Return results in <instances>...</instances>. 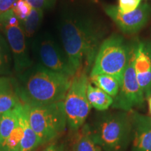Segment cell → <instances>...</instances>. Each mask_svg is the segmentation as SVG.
Returning a JSON list of instances; mask_svg holds the SVG:
<instances>
[{
    "mask_svg": "<svg viewBox=\"0 0 151 151\" xmlns=\"http://www.w3.org/2000/svg\"><path fill=\"white\" fill-rule=\"evenodd\" d=\"M60 37L67 59L76 73L88 71L103 42V32L93 20L84 17L62 22Z\"/></svg>",
    "mask_w": 151,
    "mask_h": 151,
    "instance_id": "6da1fadb",
    "label": "cell"
},
{
    "mask_svg": "<svg viewBox=\"0 0 151 151\" xmlns=\"http://www.w3.org/2000/svg\"><path fill=\"white\" fill-rule=\"evenodd\" d=\"M17 85L20 101L27 106H41L65 100L72 78L49 70L41 65L30 67Z\"/></svg>",
    "mask_w": 151,
    "mask_h": 151,
    "instance_id": "7a4b0ae2",
    "label": "cell"
},
{
    "mask_svg": "<svg viewBox=\"0 0 151 151\" xmlns=\"http://www.w3.org/2000/svg\"><path fill=\"white\" fill-rule=\"evenodd\" d=\"M90 129L94 140L103 151H127L132 140L131 114L123 111L105 113Z\"/></svg>",
    "mask_w": 151,
    "mask_h": 151,
    "instance_id": "3957f363",
    "label": "cell"
},
{
    "mask_svg": "<svg viewBox=\"0 0 151 151\" xmlns=\"http://www.w3.org/2000/svg\"><path fill=\"white\" fill-rule=\"evenodd\" d=\"M132 45L133 42H126L121 36L117 35L104 40L94 60L90 76H112L120 85L129 62Z\"/></svg>",
    "mask_w": 151,
    "mask_h": 151,
    "instance_id": "277c9868",
    "label": "cell"
},
{
    "mask_svg": "<svg viewBox=\"0 0 151 151\" xmlns=\"http://www.w3.org/2000/svg\"><path fill=\"white\" fill-rule=\"evenodd\" d=\"M23 105L30 126L42 144L56 139L65 131L67 121L64 101L41 106Z\"/></svg>",
    "mask_w": 151,
    "mask_h": 151,
    "instance_id": "5b68a950",
    "label": "cell"
},
{
    "mask_svg": "<svg viewBox=\"0 0 151 151\" xmlns=\"http://www.w3.org/2000/svg\"><path fill=\"white\" fill-rule=\"evenodd\" d=\"M88 83L86 71L77 73L72 78L64 100L67 125L73 132L78 131L84 125L91 110L92 106L87 97Z\"/></svg>",
    "mask_w": 151,
    "mask_h": 151,
    "instance_id": "8992f818",
    "label": "cell"
},
{
    "mask_svg": "<svg viewBox=\"0 0 151 151\" xmlns=\"http://www.w3.org/2000/svg\"><path fill=\"white\" fill-rule=\"evenodd\" d=\"M0 29L4 32L10 46L15 71L22 74L32 66V61L26 46V36L23 27L13 9L0 17Z\"/></svg>",
    "mask_w": 151,
    "mask_h": 151,
    "instance_id": "52a82bcc",
    "label": "cell"
},
{
    "mask_svg": "<svg viewBox=\"0 0 151 151\" xmlns=\"http://www.w3.org/2000/svg\"><path fill=\"white\" fill-rule=\"evenodd\" d=\"M139 42H133L129 60L124 70L123 78L116 97L113 99L111 106L120 111H133L134 108L141 107L144 104V94L138 82L135 71V60Z\"/></svg>",
    "mask_w": 151,
    "mask_h": 151,
    "instance_id": "ba28073f",
    "label": "cell"
},
{
    "mask_svg": "<svg viewBox=\"0 0 151 151\" xmlns=\"http://www.w3.org/2000/svg\"><path fill=\"white\" fill-rule=\"evenodd\" d=\"M104 11L124 33L134 34L146 25L151 16V6L147 3H141L134 11L122 14L118 6L106 5Z\"/></svg>",
    "mask_w": 151,
    "mask_h": 151,
    "instance_id": "9c48e42d",
    "label": "cell"
},
{
    "mask_svg": "<svg viewBox=\"0 0 151 151\" xmlns=\"http://www.w3.org/2000/svg\"><path fill=\"white\" fill-rule=\"evenodd\" d=\"M37 49L43 67L71 78L76 74L69 64L66 54L62 52L61 49L51 39H42Z\"/></svg>",
    "mask_w": 151,
    "mask_h": 151,
    "instance_id": "30bf717a",
    "label": "cell"
},
{
    "mask_svg": "<svg viewBox=\"0 0 151 151\" xmlns=\"http://www.w3.org/2000/svg\"><path fill=\"white\" fill-rule=\"evenodd\" d=\"M132 118L131 151H151V117L129 111Z\"/></svg>",
    "mask_w": 151,
    "mask_h": 151,
    "instance_id": "8fae6325",
    "label": "cell"
},
{
    "mask_svg": "<svg viewBox=\"0 0 151 151\" xmlns=\"http://www.w3.org/2000/svg\"><path fill=\"white\" fill-rule=\"evenodd\" d=\"M135 71L139 86L147 99L151 96V43H138Z\"/></svg>",
    "mask_w": 151,
    "mask_h": 151,
    "instance_id": "7c38bea8",
    "label": "cell"
},
{
    "mask_svg": "<svg viewBox=\"0 0 151 151\" xmlns=\"http://www.w3.org/2000/svg\"><path fill=\"white\" fill-rule=\"evenodd\" d=\"M16 82L6 76H0V116L22 104Z\"/></svg>",
    "mask_w": 151,
    "mask_h": 151,
    "instance_id": "4fadbf2b",
    "label": "cell"
},
{
    "mask_svg": "<svg viewBox=\"0 0 151 151\" xmlns=\"http://www.w3.org/2000/svg\"><path fill=\"white\" fill-rule=\"evenodd\" d=\"M19 115L23 125L24 134L20 145L19 151H33L38 146L42 144L41 139L32 129L24 105L19 107Z\"/></svg>",
    "mask_w": 151,
    "mask_h": 151,
    "instance_id": "5bb4252c",
    "label": "cell"
},
{
    "mask_svg": "<svg viewBox=\"0 0 151 151\" xmlns=\"http://www.w3.org/2000/svg\"><path fill=\"white\" fill-rule=\"evenodd\" d=\"M87 97L91 106L98 111L108 110L113 103V97L90 82L87 87Z\"/></svg>",
    "mask_w": 151,
    "mask_h": 151,
    "instance_id": "9a60e30c",
    "label": "cell"
},
{
    "mask_svg": "<svg viewBox=\"0 0 151 151\" xmlns=\"http://www.w3.org/2000/svg\"><path fill=\"white\" fill-rule=\"evenodd\" d=\"M73 151H103L92 137L88 124H84L76 139Z\"/></svg>",
    "mask_w": 151,
    "mask_h": 151,
    "instance_id": "2e32d148",
    "label": "cell"
},
{
    "mask_svg": "<svg viewBox=\"0 0 151 151\" xmlns=\"http://www.w3.org/2000/svg\"><path fill=\"white\" fill-rule=\"evenodd\" d=\"M19 106L13 110L7 111L1 115V122H0V148H1L4 145L9 135L18 123Z\"/></svg>",
    "mask_w": 151,
    "mask_h": 151,
    "instance_id": "e0dca14e",
    "label": "cell"
},
{
    "mask_svg": "<svg viewBox=\"0 0 151 151\" xmlns=\"http://www.w3.org/2000/svg\"><path fill=\"white\" fill-rule=\"evenodd\" d=\"M90 78L94 86L103 90L113 99L116 97L120 88V84L116 78L108 74L90 76Z\"/></svg>",
    "mask_w": 151,
    "mask_h": 151,
    "instance_id": "ac0fdd59",
    "label": "cell"
},
{
    "mask_svg": "<svg viewBox=\"0 0 151 151\" xmlns=\"http://www.w3.org/2000/svg\"><path fill=\"white\" fill-rule=\"evenodd\" d=\"M43 10L32 7L29 14L21 22L24 34L27 37H31L36 32L42 21L43 16Z\"/></svg>",
    "mask_w": 151,
    "mask_h": 151,
    "instance_id": "d6986e66",
    "label": "cell"
},
{
    "mask_svg": "<svg viewBox=\"0 0 151 151\" xmlns=\"http://www.w3.org/2000/svg\"><path fill=\"white\" fill-rule=\"evenodd\" d=\"M19 106V107H20ZM18 107V123L14 128L1 149L4 151H19L21 140L23 137V125L20 118Z\"/></svg>",
    "mask_w": 151,
    "mask_h": 151,
    "instance_id": "ffe728a7",
    "label": "cell"
},
{
    "mask_svg": "<svg viewBox=\"0 0 151 151\" xmlns=\"http://www.w3.org/2000/svg\"><path fill=\"white\" fill-rule=\"evenodd\" d=\"M10 69V55L8 45L0 36V76L7 75Z\"/></svg>",
    "mask_w": 151,
    "mask_h": 151,
    "instance_id": "44dd1931",
    "label": "cell"
},
{
    "mask_svg": "<svg viewBox=\"0 0 151 151\" xmlns=\"http://www.w3.org/2000/svg\"><path fill=\"white\" fill-rule=\"evenodd\" d=\"M32 9V6L25 0H18L13 7V11L20 22H22L26 17L29 14Z\"/></svg>",
    "mask_w": 151,
    "mask_h": 151,
    "instance_id": "7402d4cb",
    "label": "cell"
},
{
    "mask_svg": "<svg viewBox=\"0 0 151 151\" xmlns=\"http://www.w3.org/2000/svg\"><path fill=\"white\" fill-rule=\"evenodd\" d=\"M118 8L122 14H128L134 11L140 5L141 0H118Z\"/></svg>",
    "mask_w": 151,
    "mask_h": 151,
    "instance_id": "603a6c76",
    "label": "cell"
},
{
    "mask_svg": "<svg viewBox=\"0 0 151 151\" xmlns=\"http://www.w3.org/2000/svg\"><path fill=\"white\" fill-rule=\"evenodd\" d=\"M32 6L44 11L52 6L55 0H25Z\"/></svg>",
    "mask_w": 151,
    "mask_h": 151,
    "instance_id": "cb8c5ba5",
    "label": "cell"
},
{
    "mask_svg": "<svg viewBox=\"0 0 151 151\" xmlns=\"http://www.w3.org/2000/svg\"><path fill=\"white\" fill-rule=\"evenodd\" d=\"M18 0H0V17L12 10Z\"/></svg>",
    "mask_w": 151,
    "mask_h": 151,
    "instance_id": "d4e9b609",
    "label": "cell"
},
{
    "mask_svg": "<svg viewBox=\"0 0 151 151\" xmlns=\"http://www.w3.org/2000/svg\"><path fill=\"white\" fill-rule=\"evenodd\" d=\"M43 151H67L65 147L62 144H59V143H52L49 145Z\"/></svg>",
    "mask_w": 151,
    "mask_h": 151,
    "instance_id": "484cf974",
    "label": "cell"
},
{
    "mask_svg": "<svg viewBox=\"0 0 151 151\" xmlns=\"http://www.w3.org/2000/svg\"><path fill=\"white\" fill-rule=\"evenodd\" d=\"M147 100H148L149 112H150V113L151 114V96H150V97H149L148 99H147Z\"/></svg>",
    "mask_w": 151,
    "mask_h": 151,
    "instance_id": "4316f807",
    "label": "cell"
},
{
    "mask_svg": "<svg viewBox=\"0 0 151 151\" xmlns=\"http://www.w3.org/2000/svg\"><path fill=\"white\" fill-rule=\"evenodd\" d=\"M0 151H4L3 150H2V149H1V148H0Z\"/></svg>",
    "mask_w": 151,
    "mask_h": 151,
    "instance_id": "83f0119b",
    "label": "cell"
},
{
    "mask_svg": "<svg viewBox=\"0 0 151 151\" xmlns=\"http://www.w3.org/2000/svg\"><path fill=\"white\" fill-rule=\"evenodd\" d=\"M1 116H0V122H1Z\"/></svg>",
    "mask_w": 151,
    "mask_h": 151,
    "instance_id": "f1b7e54d",
    "label": "cell"
}]
</instances>
